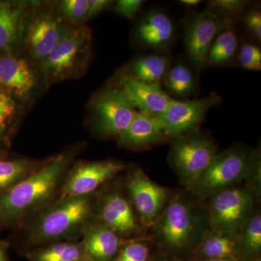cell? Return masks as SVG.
<instances>
[{
	"label": "cell",
	"mask_w": 261,
	"mask_h": 261,
	"mask_svg": "<svg viewBox=\"0 0 261 261\" xmlns=\"http://www.w3.org/2000/svg\"><path fill=\"white\" fill-rule=\"evenodd\" d=\"M70 161V154H58L0 194V226L16 224L47 205L56 193Z\"/></svg>",
	"instance_id": "6da1fadb"
},
{
	"label": "cell",
	"mask_w": 261,
	"mask_h": 261,
	"mask_svg": "<svg viewBox=\"0 0 261 261\" xmlns=\"http://www.w3.org/2000/svg\"><path fill=\"white\" fill-rule=\"evenodd\" d=\"M207 224L199 209L186 197H170L154 225L155 241L162 253L175 259L193 254Z\"/></svg>",
	"instance_id": "7a4b0ae2"
},
{
	"label": "cell",
	"mask_w": 261,
	"mask_h": 261,
	"mask_svg": "<svg viewBox=\"0 0 261 261\" xmlns=\"http://www.w3.org/2000/svg\"><path fill=\"white\" fill-rule=\"evenodd\" d=\"M93 214L92 199L87 197L59 199L34 222L29 243L42 245L70 238L89 227Z\"/></svg>",
	"instance_id": "3957f363"
},
{
	"label": "cell",
	"mask_w": 261,
	"mask_h": 261,
	"mask_svg": "<svg viewBox=\"0 0 261 261\" xmlns=\"http://www.w3.org/2000/svg\"><path fill=\"white\" fill-rule=\"evenodd\" d=\"M254 151L243 145H233L216 154L211 164L186 187L192 195L211 197L245 181Z\"/></svg>",
	"instance_id": "277c9868"
},
{
	"label": "cell",
	"mask_w": 261,
	"mask_h": 261,
	"mask_svg": "<svg viewBox=\"0 0 261 261\" xmlns=\"http://www.w3.org/2000/svg\"><path fill=\"white\" fill-rule=\"evenodd\" d=\"M218 153L213 139L197 130L173 140L168 161L181 185L187 187L202 174Z\"/></svg>",
	"instance_id": "5b68a950"
},
{
	"label": "cell",
	"mask_w": 261,
	"mask_h": 261,
	"mask_svg": "<svg viewBox=\"0 0 261 261\" xmlns=\"http://www.w3.org/2000/svg\"><path fill=\"white\" fill-rule=\"evenodd\" d=\"M91 32L86 27L65 29L59 42L42 62V73L47 84L61 82L77 71L88 56Z\"/></svg>",
	"instance_id": "8992f818"
},
{
	"label": "cell",
	"mask_w": 261,
	"mask_h": 261,
	"mask_svg": "<svg viewBox=\"0 0 261 261\" xmlns=\"http://www.w3.org/2000/svg\"><path fill=\"white\" fill-rule=\"evenodd\" d=\"M210 198L207 224L214 231L239 232L254 213L255 196L245 187H231Z\"/></svg>",
	"instance_id": "52a82bcc"
},
{
	"label": "cell",
	"mask_w": 261,
	"mask_h": 261,
	"mask_svg": "<svg viewBox=\"0 0 261 261\" xmlns=\"http://www.w3.org/2000/svg\"><path fill=\"white\" fill-rule=\"evenodd\" d=\"M234 20L221 18L207 10L187 14L184 23V44L187 56L197 69L207 65V54L215 38L233 25Z\"/></svg>",
	"instance_id": "ba28073f"
},
{
	"label": "cell",
	"mask_w": 261,
	"mask_h": 261,
	"mask_svg": "<svg viewBox=\"0 0 261 261\" xmlns=\"http://www.w3.org/2000/svg\"><path fill=\"white\" fill-rule=\"evenodd\" d=\"M220 102L221 97L215 92L198 99H174L155 118L168 138L174 140L199 130L207 113Z\"/></svg>",
	"instance_id": "9c48e42d"
},
{
	"label": "cell",
	"mask_w": 261,
	"mask_h": 261,
	"mask_svg": "<svg viewBox=\"0 0 261 261\" xmlns=\"http://www.w3.org/2000/svg\"><path fill=\"white\" fill-rule=\"evenodd\" d=\"M136 113V108L119 87L103 91L95 98L92 106L96 130L106 137L121 135Z\"/></svg>",
	"instance_id": "30bf717a"
},
{
	"label": "cell",
	"mask_w": 261,
	"mask_h": 261,
	"mask_svg": "<svg viewBox=\"0 0 261 261\" xmlns=\"http://www.w3.org/2000/svg\"><path fill=\"white\" fill-rule=\"evenodd\" d=\"M126 186L141 224L153 227L169 200L168 190L152 181L139 168L129 173Z\"/></svg>",
	"instance_id": "8fae6325"
},
{
	"label": "cell",
	"mask_w": 261,
	"mask_h": 261,
	"mask_svg": "<svg viewBox=\"0 0 261 261\" xmlns=\"http://www.w3.org/2000/svg\"><path fill=\"white\" fill-rule=\"evenodd\" d=\"M117 161L80 163L70 171L62 187L60 199L90 196L101 185L124 169Z\"/></svg>",
	"instance_id": "7c38bea8"
},
{
	"label": "cell",
	"mask_w": 261,
	"mask_h": 261,
	"mask_svg": "<svg viewBox=\"0 0 261 261\" xmlns=\"http://www.w3.org/2000/svg\"><path fill=\"white\" fill-rule=\"evenodd\" d=\"M100 224L111 228L121 238L137 234L140 224L128 199L118 190H111L104 195L97 209Z\"/></svg>",
	"instance_id": "4fadbf2b"
},
{
	"label": "cell",
	"mask_w": 261,
	"mask_h": 261,
	"mask_svg": "<svg viewBox=\"0 0 261 261\" xmlns=\"http://www.w3.org/2000/svg\"><path fill=\"white\" fill-rule=\"evenodd\" d=\"M119 88L139 112L157 117L162 114L174 100L161 84H147L126 75L121 79Z\"/></svg>",
	"instance_id": "5bb4252c"
},
{
	"label": "cell",
	"mask_w": 261,
	"mask_h": 261,
	"mask_svg": "<svg viewBox=\"0 0 261 261\" xmlns=\"http://www.w3.org/2000/svg\"><path fill=\"white\" fill-rule=\"evenodd\" d=\"M61 21L51 13L36 16L25 29V40L29 54L42 62L56 47L64 32Z\"/></svg>",
	"instance_id": "9a60e30c"
},
{
	"label": "cell",
	"mask_w": 261,
	"mask_h": 261,
	"mask_svg": "<svg viewBox=\"0 0 261 261\" xmlns=\"http://www.w3.org/2000/svg\"><path fill=\"white\" fill-rule=\"evenodd\" d=\"M135 35L142 47L160 53L166 50L172 44L175 37L174 25L164 10L152 9L137 23Z\"/></svg>",
	"instance_id": "2e32d148"
},
{
	"label": "cell",
	"mask_w": 261,
	"mask_h": 261,
	"mask_svg": "<svg viewBox=\"0 0 261 261\" xmlns=\"http://www.w3.org/2000/svg\"><path fill=\"white\" fill-rule=\"evenodd\" d=\"M168 140L155 117L139 111L126 129L117 137L120 145L133 150L148 149Z\"/></svg>",
	"instance_id": "e0dca14e"
},
{
	"label": "cell",
	"mask_w": 261,
	"mask_h": 261,
	"mask_svg": "<svg viewBox=\"0 0 261 261\" xmlns=\"http://www.w3.org/2000/svg\"><path fill=\"white\" fill-rule=\"evenodd\" d=\"M36 84V75L25 59L12 55L0 57V86L6 92L27 99Z\"/></svg>",
	"instance_id": "ac0fdd59"
},
{
	"label": "cell",
	"mask_w": 261,
	"mask_h": 261,
	"mask_svg": "<svg viewBox=\"0 0 261 261\" xmlns=\"http://www.w3.org/2000/svg\"><path fill=\"white\" fill-rule=\"evenodd\" d=\"M27 3L0 0V57L12 55L24 35Z\"/></svg>",
	"instance_id": "d6986e66"
},
{
	"label": "cell",
	"mask_w": 261,
	"mask_h": 261,
	"mask_svg": "<svg viewBox=\"0 0 261 261\" xmlns=\"http://www.w3.org/2000/svg\"><path fill=\"white\" fill-rule=\"evenodd\" d=\"M123 243L119 234L99 223L85 230L82 245L87 261H113Z\"/></svg>",
	"instance_id": "ffe728a7"
},
{
	"label": "cell",
	"mask_w": 261,
	"mask_h": 261,
	"mask_svg": "<svg viewBox=\"0 0 261 261\" xmlns=\"http://www.w3.org/2000/svg\"><path fill=\"white\" fill-rule=\"evenodd\" d=\"M194 260L221 259L243 261L238 232L214 231L207 228L193 252Z\"/></svg>",
	"instance_id": "44dd1931"
},
{
	"label": "cell",
	"mask_w": 261,
	"mask_h": 261,
	"mask_svg": "<svg viewBox=\"0 0 261 261\" xmlns=\"http://www.w3.org/2000/svg\"><path fill=\"white\" fill-rule=\"evenodd\" d=\"M170 66L171 61L166 55H145L132 62L130 75L145 83L161 84Z\"/></svg>",
	"instance_id": "7402d4cb"
},
{
	"label": "cell",
	"mask_w": 261,
	"mask_h": 261,
	"mask_svg": "<svg viewBox=\"0 0 261 261\" xmlns=\"http://www.w3.org/2000/svg\"><path fill=\"white\" fill-rule=\"evenodd\" d=\"M238 37L233 25L216 36L207 54V65L224 67L232 63L238 51Z\"/></svg>",
	"instance_id": "603a6c76"
},
{
	"label": "cell",
	"mask_w": 261,
	"mask_h": 261,
	"mask_svg": "<svg viewBox=\"0 0 261 261\" xmlns=\"http://www.w3.org/2000/svg\"><path fill=\"white\" fill-rule=\"evenodd\" d=\"M168 95L186 98L195 93L197 81L192 70L185 63L178 62L170 66L163 80Z\"/></svg>",
	"instance_id": "cb8c5ba5"
},
{
	"label": "cell",
	"mask_w": 261,
	"mask_h": 261,
	"mask_svg": "<svg viewBox=\"0 0 261 261\" xmlns=\"http://www.w3.org/2000/svg\"><path fill=\"white\" fill-rule=\"evenodd\" d=\"M29 261H87L82 243L57 242L27 254Z\"/></svg>",
	"instance_id": "d4e9b609"
},
{
	"label": "cell",
	"mask_w": 261,
	"mask_h": 261,
	"mask_svg": "<svg viewBox=\"0 0 261 261\" xmlns=\"http://www.w3.org/2000/svg\"><path fill=\"white\" fill-rule=\"evenodd\" d=\"M240 250L243 261H251L260 256L261 216L255 212L239 231Z\"/></svg>",
	"instance_id": "484cf974"
},
{
	"label": "cell",
	"mask_w": 261,
	"mask_h": 261,
	"mask_svg": "<svg viewBox=\"0 0 261 261\" xmlns=\"http://www.w3.org/2000/svg\"><path fill=\"white\" fill-rule=\"evenodd\" d=\"M34 170V164L28 160H0V194L14 186Z\"/></svg>",
	"instance_id": "4316f807"
},
{
	"label": "cell",
	"mask_w": 261,
	"mask_h": 261,
	"mask_svg": "<svg viewBox=\"0 0 261 261\" xmlns=\"http://www.w3.org/2000/svg\"><path fill=\"white\" fill-rule=\"evenodd\" d=\"M151 257L148 241L136 239L125 242L113 261H150Z\"/></svg>",
	"instance_id": "83f0119b"
},
{
	"label": "cell",
	"mask_w": 261,
	"mask_h": 261,
	"mask_svg": "<svg viewBox=\"0 0 261 261\" xmlns=\"http://www.w3.org/2000/svg\"><path fill=\"white\" fill-rule=\"evenodd\" d=\"M250 5V2L245 0H214L209 2L206 10L221 18L235 20V17L244 14Z\"/></svg>",
	"instance_id": "f1b7e54d"
},
{
	"label": "cell",
	"mask_w": 261,
	"mask_h": 261,
	"mask_svg": "<svg viewBox=\"0 0 261 261\" xmlns=\"http://www.w3.org/2000/svg\"><path fill=\"white\" fill-rule=\"evenodd\" d=\"M18 104L10 93L0 89V138L8 133L17 114Z\"/></svg>",
	"instance_id": "f546056e"
},
{
	"label": "cell",
	"mask_w": 261,
	"mask_h": 261,
	"mask_svg": "<svg viewBox=\"0 0 261 261\" xmlns=\"http://www.w3.org/2000/svg\"><path fill=\"white\" fill-rule=\"evenodd\" d=\"M239 65L245 70L260 71L261 50L260 47L250 43H245L238 49L236 56Z\"/></svg>",
	"instance_id": "4dcf8cb0"
},
{
	"label": "cell",
	"mask_w": 261,
	"mask_h": 261,
	"mask_svg": "<svg viewBox=\"0 0 261 261\" xmlns=\"http://www.w3.org/2000/svg\"><path fill=\"white\" fill-rule=\"evenodd\" d=\"M89 0H64L60 3L59 10L65 18L73 22L86 19Z\"/></svg>",
	"instance_id": "1f68e13d"
},
{
	"label": "cell",
	"mask_w": 261,
	"mask_h": 261,
	"mask_svg": "<svg viewBox=\"0 0 261 261\" xmlns=\"http://www.w3.org/2000/svg\"><path fill=\"white\" fill-rule=\"evenodd\" d=\"M260 152L258 150H255L245 179L246 182V187L245 188L251 192L255 197L260 195Z\"/></svg>",
	"instance_id": "d6a6232c"
},
{
	"label": "cell",
	"mask_w": 261,
	"mask_h": 261,
	"mask_svg": "<svg viewBox=\"0 0 261 261\" xmlns=\"http://www.w3.org/2000/svg\"><path fill=\"white\" fill-rule=\"evenodd\" d=\"M145 1L142 0H119L117 2L113 10L118 15L127 19H134L142 9Z\"/></svg>",
	"instance_id": "836d02e7"
},
{
	"label": "cell",
	"mask_w": 261,
	"mask_h": 261,
	"mask_svg": "<svg viewBox=\"0 0 261 261\" xmlns=\"http://www.w3.org/2000/svg\"><path fill=\"white\" fill-rule=\"evenodd\" d=\"M243 23L247 32L257 39H261V13L258 9L247 10L243 16Z\"/></svg>",
	"instance_id": "e575fe53"
},
{
	"label": "cell",
	"mask_w": 261,
	"mask_h": 261,
	"mask_svg": "<svg viewBox=\"0 0 261 261\" xmlns=\"http://www.w3.org/2000/svg\"><path fill=\"white\" fill-rule=\"evenodd\" d=\"M111 4V1L108 0H89L86 20L97 16Z\"/></svg>",
	"instance_id": "d590c367"
},
{
	"label": "cell",
	"mask_w": 261,
	"mask_h": 261,
	"mask_svg": "<svg viewBox=\"0 0 261 261\" xmlns=\"http://www.w3.org/2000/svg\"><path fill=\"white\" fill-rule=\"evenodd\" d=\"M0 261H10L6 247L1 241H0Z\"/></svg>",
	"instance_id": "8d00e7d4"
},
{
	"label": "cell",
	"mask_w": 261,
	"mask_h": 261,
	"mask_svg": "<svg viewBox=\"0 0 261 261\" xmlns=\"http://www.w3.org/2000/svg\"><path fill=\"white\" fill-rule=\"evenodd\" d=\"M150 261H177L176 259L168 256L163 253H160L159 255H155L154 257H151Z\"/></svg>",
	"instance_id": "74e56055"
},
{
	"label": "cell",
	"mask_w": 261,
	"mask_h": 261,
	"mask_svg": "<svg viewBox=\"0 0 261 261\" xmlns=\"http://www.w3.org/2000/svg\"><path fill=\"white\" fill-rule=\"evenodd\" d=\"M180 3L182 5H187V6L193 7L200 4L201 1L200 0H181Z\"/></svg>",
	"instance_id": "f35d334b"
},
{
	"label": "cell",
	"mask_w": 261,
	"mask_h": 261,
	"mask_svg": "<svg viewBox=\"0 0 261 261\" xmlns=\"http://www.w3.org/2000/svg\"><path fill=\"white\" fill-rule=\"evenodd\" d=\"M191 261H230L227 260H221V259H203V260H192Z\"/></svg>",
	"instance_id": "ab89813d"
},
{
	"label": "cell",
	"mask_w": 261,
	"mask_h": 261,
	"mask_svg": "<svg viewBox=\"0 0 261 261\" xmlns=\"http://www.w3.org/2000/svg\"><path fill=\"white\" fill-rule=\"evenodd\" d=\"M251 261H261L260 256L257 257V258L254 259V260H252Z\"/></svg>",
	"instance_id": "60d3db41"
}]
</instances>
